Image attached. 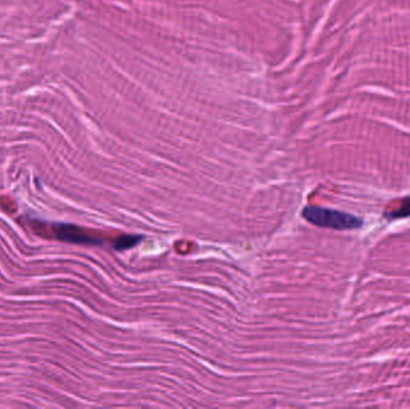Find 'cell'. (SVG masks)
Instances as JSON below:
<instances>
[{
	"label": "cell",
	"mask_w": 410,
	"mask_h": 409,
	"mask_svg": "<svg viewBox=\"0 0 410 409\" xmlns=\"http://www.w3.org/2000/svg\"><path fill=\"white\" fill-rule=\"evenodd\" d=\"M55 238L63 242H72V244H82V245H95L102 244L100 239L92 237L87 230L73 225H55Z\"/></svg>",
	"instance_id": "obj_2"
},
{
	"label": "cell",
	"mask_w": 410,
	"mask_h": 409,
	"mask_svg": "<svg viewBox=\"0 0 410 409\" xmlns=\"http://www.w3.org/2000/svg\"><path fill=\"white\" fill-rule=\"evenodd\" d=\"M302 217L312 225L318 226L322 228H331V230H358L364 225V221L360 217L355 215L344 213L335 209L319 208V207H305L302 210Z\"/></svg>",
	"instance_id": "obj_1"
},
{
	"label": "cell",
	"mask_w": 410,
	"mask_h": 409,
	"mask_svg": "<svg viewBox=\"0 0 410 409\" xmlns=\"http://www.w3.org/2000/svg\"><path fill=\"white\" fill-rule=\"evenodd\" d=\"M141 240L142 237H137V235H122L114 242L113 247L117 250H126V249L136 247Z\"/></svg>",
	"instance_id": "obj_4"
},
{
	"label": "cell",
	"mask_w": 410,
	"mask_h": 409,
	"mask_svg": "<svg viewBox=\"0 0 410 409\" xmlns=\"http://www.w3.org/2000/svg\"><path fill=\"white\" fill-rule=\"evenodd\" d=\"M386 216L388 219H404L410 216V196L403 198L401 204L397 208L391 210L390 213H386Z\"/></svg>",
	"instance_id": "obj_3"
}]
</instances>
